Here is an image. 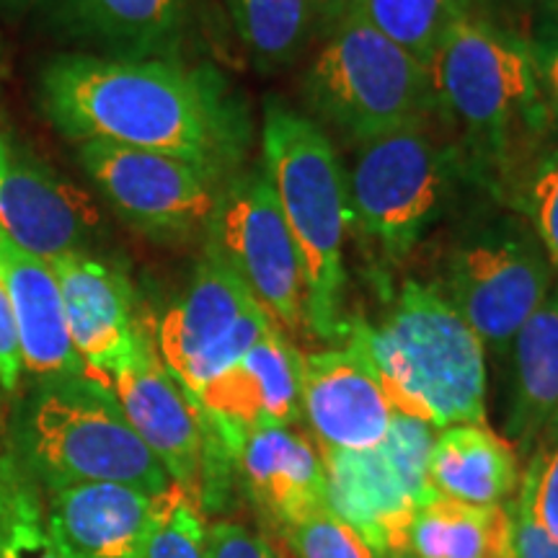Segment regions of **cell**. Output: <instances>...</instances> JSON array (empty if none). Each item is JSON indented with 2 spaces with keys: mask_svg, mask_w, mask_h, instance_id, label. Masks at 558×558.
Wrapping results in <instances>:
<instances>
[{
  "mask_svg": "<svg viewBox=\"0 0 558 558\" xmlns=\"http://www.w3.org/2000/svg\"><path fill=\"white\" fill-rule=\"evenodd\" d=\"M41 117L70 143L163 153L226 177L243 148L241 117L207 70L181 60L62 52L37 75Z\"/></svg>",
  "mask_w": 558,
  "mask_h": 558,
  "instance_id": "obj_1",
  "label": "cell"
},
{
  "mask_svg": "<svg viewBox=\"0 0 558 558\" xmlns=\"http://www.w3.org/2000/svg\"><path fill=\"white\" fill-rule=\"evenodd\" d=\"M262 160L303 262L305 326L337 339L349 329L344 246L354 220L344 166L318 122L275 99L264 107Z\"/></svg>",
  "mask_w": 558,
  "mask_h": 558,
  "instance_id": "obj_2",
  "label": "cell"
},
{
  "mask_svg": "<svg viewBox=\"0 0 558 558\" xmlns=\"http://www.w3.org/2000/svg\"><path fill=\"white\" fill-rule=\"evenodd\" d=\"M3 435L37 488L109 481L160 494L171 486L114 393L90 378L21 388L11 399Z\"/></svg>",
  "mask_w": 558,
  "mask_h": 558,
  "instance_id": "obj_3",
  "label": "cell"
},
{
  "mask_svg": "<svg viewBox=\"0 0 558 558\" xmlns=\"http://www.w3.org/2000/svg\"><path fill=\"white\" fill-rule=\"evenodd\" d=\"M357 329L396 414L432 429L486 422V347L437 288L407 282L380 326Z\"/></svg>",
  "mask_w": 558,
  "mask_h": 558,
  "instance_id": "obj_4",
  "label": "cell"
},
{
  "mask_svg": "<svg viewBox=\"0 0 558 558\" xmlns=\"http://www.w3.org/2000/svg\"><path fill=\"white\" fill-rule=\"evenodd\" d=\"M305 99L320 122L357 145L435 109L427 65L360 16L326 37L305 75Z\"/></svg>",
  "mask_w": 558,
  "mask_h": 558,
  "instance_id": "obj_5",
  "label": "cell"
},
{
  "mask_svg": "<svg viewBox=\"0 0 558 558\" xmlns=\"http://www.w3.org/2000/svg\"><path fill=\"white\" fill-rule=\"evenodd\" d=\"M427 73L435 107L488 148H505L518 124L538 128L548 117L525 34L476 13L445 34Z\"/></svg>",
  "mask_w": 558,
  "mask_h": 558,
  "instance_id": "obj_6",
  "label": "cell"
},
{
  "mask_svg": "<svg viewBox=\"0 0 558 558\" xmlns=\"http://www.w3.org/2000/svg\"><path fill=\"white\" fill-rule=\"evenodd\" d=\"M352 218L388 256H403L435 222L450 186V153L427 117L357 145L347 173Z\"/></svg>",
  "mask_w": 558,
  "mask_h": 558,
  "instance_id": "obj_7",
  "label": "cell"
},
{
  "mask_svg": "<svg viewBox=\"0 0 558 558\" xmlns=\"http://www.w3.org/2000/svg\"><path fill=\"white\" fill-rule=\"evenodd\" d=\"M435 429L396 414L380 445L369 450L318 448L326 471V501L380 556L407 548L411 518L437 492L427 463Z\"/></svg>",
  "mask_w": 558,
  "mask_h": 558,
  "instance_id": "obj_8",
  "label": "cell"
},
{
  "mask_svg": "<svg viewBox=\"0 0 558 558\" xmlns=\"http://www.w3.org/2000/svg\"><path fill=\"white\" fill-rule=\"evenodd\" d=\"M554 282L556 271L530 226L501 220L452 248L442 295L486 349L507 354Z\"/></svg>",
  "mask_w": 558,
  "mask_h": 558,
  "instance_id": "obj_9",
  "label": "cell"
},
{
  "mask_svg": "<svg viewBox=\"0 0 558 558\" xmlns=\"http://www.w3.org/2000/svg\"><path fill=\"white\" fill-rule=\"evenodd\" d=\"M75 158L122 222L158 243L207 233L226 177L163 153L78 143Z\"/></svg>",
  "mask_w": 558,
  "mask_h": 558,
  "instance_id": "obj_10",
  "label": "cell"
},
{
  "mask_svg": "<svg viewBox=\"0 0 558 558\" xmlns=\"http://www.w3.org/2000/svg\"><path fill=\"white\" fill-rule=\"evenodd\" d=\"M271 326L246 284L205 248L190 284L158 318L153 344L166 369L197 399Z\"/></svg>",
  "mask_w": 558,
  "mask_h": 558,
  "instance_id": "obj_11",
  "label": "cell"
},
{
  "mask_svg": "<svg viewBox=\"0 0 558 558\" xmlns=\"http://www.w3.org/2000/svg\"><path fill=\"white\" fill-rule=\"evenodd\" d=\"M205 248L246 284L279 329L305 326V277L300 251L264 169L222 184Z\"/></svg>",
  "mask_w": 558,
  "mask_h": 558,
  "instance_id": "obj_12",
  "label": "cell"
},
{
  "mask_svg": "<svg viewBox=\"0 0 558 558\" xmlns=\"http://www.w3.org/2000/svg\"><path fill=\"white\" fill-rule=\"evenodd\" d=\"M0 230L41 262L96 254L101 213L29 145L0 132Z\"/></svg>",
  "mask_w": 558,
  "mask_h": 558,
  "instance_id": "obj_13",
  "label": "cell"
},
{
  "mask_svg": "<svg viewBox=\"0 0 558 558\" xmlns=\"http://www.w3.org/2000/svg\"><path fill=\"white\" fill-rule=\"evenodd\" d=\"M50 267L62 295L70 344L88 378L109 388L111 375L128 365L150 331L137 316L135 288L120 264L99 254H70Z\"/></svg>",
  "mask_w": 558,
  "mask_h": 558,
  "instance_id": "obj_14",
  "label": "cell"
},
{
  "mask_svg": "<svg viewBox=\"0 0 558 558\" xmlns=\"http://www.w3.org/2000/svg\"><path fill=\"white\" fill-rule=\"evenodd\" d=\"M347 344L303 357L300 407L324 450H369L386 439L396 411L357 324Z\"/></svg>",
  "mask_w": 558,
  "mask_h": 558,
  "instance_id": "obj_15",
  "label": "cell"
},
{
  "mask_svg": "<svg viewBox=\"0 0 558 558\" xmlns=\"http://www.w3.org/2000/svg\"><path fill=\"white\" fill-rule=\"evenodd\" d=\"M109 388L130 427L169 473L171 484L199 499L205 456L202 409L160 362L153 331L145 333L128 365L111 375Z\"/></svg>",
  "mask_w": 558,
  "mask_h": 558,
  "instance_id": "obj_16",
  "label": "cell"
},
{
  "mask_svg": "<svg viewBox=\"0 0 558 558\" xmlns=\"http://www.w3.org/2000/svg\"><path fill=\"white\" fill-rule=\"evenodd\" d=\"M39 29L73 52L111 60H179L190 0H34Z\"/></svg>",
  "mask_w": 558,
  "mask_h": 558,
  "instance_id": "obj_17",
  "label": "cell"
},
{
  "mask_svg": "<svg viewBox=\"0 0 558 558\" xmlns=\"http://www.w3.org/2000/svg\"><path fill=\"white\" fill-rule=\"evenodd\" d=\"M215 432L226 442L233 458V471L239 473L251 505L267 525L282 533L284 527L329 507L324 460L305 435L290 427L248 432H222L215 427Z\"/></svg>",
  "mask_w": 558,
  "mask_h": 558,
  "instance_id": "obj_18",
  "label": "cell"
},
{
  "mask_svg": "<svg viewBox=\"0 0 558 558\" xmlns=\"http://www.w3.org/2000/svg\"><path fill=\"white\" fill-rule=\"evenodd\" d=\"M303 354L275 324L226 373L209 380L197 403L222 432L290 427L300 407Z\"/></svg>",
  "mask_w": 558,
  "mask_h": 558,
  "instance_id": "obj_19",
  "label": "cell"
},
{
  "mask_svg": "<svg viewBox=\"0 0 558 558\" xmlns=\"http://www.w3.org/2000/svg\"><path fill=\"white\" fill-rule=\"evenodd\" d=\"M47 527L65 558H140L156 494L88 481L39 488Z\"/></svg>",
  "mask_w": 558,
  "mask_h": 558,
  "instance_id": "obj_20",
  "label": "cell"
},
{
  "mask_svg": "<svg viewBox=\"0 0 558 558\" xmlns=\"http://www.w3.org/2000/svg\"><path fill=\"white\" fill-rule=\"evenodd\" d=\"M0 277L16 320L24 378L32 383L88 378L65 324L58 279L47 262L16 246L0 230Z\"/></svg>",
  "mask_w": 558,
  "mask_h": 558,
  "instance_id": "obj_21",
  "label": "cell"
},
{
  "mask_svg": "<svg viewBox=\"0 0 558 558\" xmlns=\"http://www.w3.org/2000/svg\"><path fill=\"white\" fill-rule=\"evenodd\" d=\"M427 476L439 497L494 507L514 499L522 473L514 445L478 422L439 429L429 450Z\"/></svg>",
  "mask_w": 558,
  "mask_h": 558,
  "instance_id": "obj_22",
  "label": "cell"
},
{
  "mask_svg": "<svg viewBox=\"0 0 558 558\" xmlns=\"http://www.w3.org/2000/svg\"><path fill=\"white\" fill-rule=\"evenodd\" d=\"M507 435L514 450H533L558 414V277L546 303L509 344Z\"/></svg>",
  "mask_w": 558,
  "mask_h": 558,
  "instance_id": "obj_23",
  "label": "cell"
},
{
  "mask_svg": "<svg viewBox=\"0 0 558 558\" xmlns=\"http://www.w3.org/2000/svg\"><path fill=\"white\" fill-rule=\"evenodd\" d=\"M403 550L416 558H512L509 505L478 507L437 494L411 518Z\"/></svg>",
  "mask_w": 558,
  "mask_h": 558,
  "instance_id": "obj_24",
  "label": "cell"
},
{
  "mask_svg": "<svg viewBox=\"0 0 558 558\" xmlns=\"http://www.w3.org/2000/svg\"><path fill=\"white\" fill-rule=\"evenodd\" d=\"M235 29L262 68H282L305 50L313 34L311 0H226Z\"/></svg>",
  "mask_w": 558,
  "mask_h": 558,
  "instance_id": "obj_25",
  "label": "cell"
},
{
  "mask_svg": "<svg viewBox=\"0 0 558 558\" xmlns=\"http://www.w3.org/2000/svg\"><path fill=\"white\" fill-rule=\"evenodd\" d=\"M0 550L5 558H65L47 527L39 488L0 429Z\"/></svg>",
  "mask_w": 558,
  "mask_h": 558,
  "instance_id": "obj_26",
  "label": "cell"
},
{
  "mask_svg": "<svg viewBox=\"0 0 558 558\" xmlns=\"http://www.w3.org/2000/svg\"><path fill=\"white\" fill-rule=\"evenodd\" d=\"M469 13L471 0H362L354 16L427 65L445 34Z\"/></svg>",
  "mask_w": 558,
  "mask_h": 558,
  "instance_id": "obj_27",
  "label": "cell"
},
{
  "mask_svg": "<svg viewBox=\"0 0 558 558\" xmlns=\"http://www.w3.org/2000/svg\"><path fill=\"white\" fill-rule=\"evenodd\" d=\"M140 558H207V520L199 499L177 484L156 494Z\"/></svg>",
  "mask_w": 558,
  "mask_h": 558,
  "instance_id": "obj_28",
  "label": "cell"
},
{
  "mask_svg": "<svg viewBox=\"0 0 558 558\" xmlns=\"http://www.w3.org/2000/svg\"><path fill=\"white\" fill-rule=\"evenodd\" d=\"M279 535L295 558H386L329 507L284 527Z\"/></svg>",
  "mask_w": 558,
  "mask_h": 558,
  "instance_id": "obj_29",
  "label": "cell"
},
{
  "mask_svg": "<svg viewBox=\"0 0 558 558\" xmlns=\"http://www.w3.org/2000/svg\"><path fill=\"white\" fill-rule=\"evenodd\" d=\"M522 213L558 277V145L530 166L522 186Z\"/></svg>",
  "mask_w": 558,
  "mask_h": 558,
  "instance_id": "obj_30",
  "label": "cell"
},
{
  "mask_svg": "<svg viewBox=\"0 0 558 558\" xmlns=\"http://www.w3.org/2000/svg\"><path fill=\"white\" fill-rule=\"evenodd\" d=\"M520 488L527 494L535 520L558 541V439L535 452L522 471Z\"/></svg>",
  "mask_w": 558,
  "mask_h": 558,
  "instance_id": "obj_31",
  "label": "cell"
},
{
  "mask_svg": "<svg viewBox=\"0 0 558 558\" xmlns=\"http://www.w3.org/2000/svg\"><path fill=\"white\" fill-rule=\"evenodd\" d=\"M509 548L512 558H558V541L535 520L522 488L509 501Z\"/></svg>",
  "mask_w": 558,
  "mask_h": 558,
  "instance_id": "obj_32",
  "label": "cell"
},
{
  "mask_svg": "<svg viewBox=\"0 0 558 558\" xmlns=\"http://www.w3.org/2000/svg\"><path fill=\"white\" fill-rule=\"evenodd\" d=\"M207 558H284L279 550L246 525L215 520L207 525Z\"/></svg>",
  "mask_w": 558,
  "mask_h": 558,
  "instance_id": "obj_33",
  "label": "cell"
},
{
  "mask_svg": "<svg viewBox=\"0 0 558 558\" xmlns=\"http://www.w3.org/2000/svg\"><path fill=\"white\" fill-rule=\"evenodd\" d=\"M0 388L11 399L24 388V360H21L16 320H13L3 277H0Z\"/></svg>",
  "mask_w": 558,
  "mask_h": 558,
  "instance_id": "obj_34",
  "label": "cell"
},
{
  "mask_svg": "<svg viewBox=\"0 0 558 558\" xmlns=\"http://www.w3.org/2000/svg\"><path fill=\"white\" fill-rule=\"evenodd\" d=\"M548 117L558 120V37H527Z\"/></svg>",
  "mask_w": 558,
  "mask_h": 558,
  "instance_id": "obj_35",
  "label": "cell"
},
{
  "mask_svg": "<svg viewBox=\"0 0 558 558\" xmlns=\"http://www.w3.org/2000/svg\"><path fill=\"white\" fill-rule=\"evenodd\" d=\"M535 0H471L476 16L509 29V21H522L533 16Z\"/></svg>",
  "mask_w": 558,
  "mask_h": 558,
  "instance_id": "obj_36",
  "label": "cell"
},
{
  "mask_svg": "<svg viewBox=\"0 0 558 558\" xmlns=\"http://www.w3.org/2000/svg\"><path fill=\"white\" fill-rule=\"evenodd\" d=\"M360 5L362 0H311L316 32H324L329 37L333 29H339L344 21H349L360 11Z\"/></svg>",
  "mask_w": 558,
  "mask_h": 558,
  "instance_id": "obj_37",
  "label": "cell"
},
{
  "mask_svg": "<svg viewBox=\"0 0 558 558\" xmlns=\"http://www.w3.org/2000/svg\"><path fill=\"white\" fill-rule=\"evenodd\" d=\"M533 34L530 37H558V0H535Z\"/></svg>",
  "mask_w": 558,
  "mask_h": 558,
  "instance_id": "obj_38",
  "label": "cell"
},
{
  "mask_svg": "<svg viewBox=\"0 0 558 558\" xmlns=\"http://www.w3.org/2000/svg\"><path fill=\"white\" fill-rule=\"evenodd\" d=\"M34 5V0H0V11L9 13V16H19L26 13Z\"/></svg>",
  "mask_w": 558,
  "mask_h": 558,
  "instance_id": "obj_39",
  "label": "cell"
},
{
  "mask_svg": "<svg viewBox=\"0 0 558 558\" xmlns=\"http://www.w3.org/2000/svg\"><path fill=\"white\" fill-rule=\"evenodd\" d=\"M9 407H11V396L0 388V429L5 427V416H9Z\"/></svg>",
  "mask_w": 558,
  "mask_h": 558,
  "instance_id": "obj_40",
  "label": "cell"
},
{
  "mask_svg": "<svg viewBox=\"0 0 558 558\" xmlns=\"http://www.w3.org/2000/svg\"><path fill=\"white\" fill-rule=\"evenodd\" d=\"M556 439H558V414H556L554 422H550V427L546 429V435H543L541 445H550V442H556Z\"/></svg>",
  "mask_w": 558,
  "mask_h": 558,
  "instance_id": "obj_41",
  "label": "cell"
},
{
  "mask_svg": "<svg viewBox=\"0 0 558 558\" xmlns=\"http://www.w3.org/2000/svg\"><path fill=\"white\" fill-rule=\"evenodd\" d=\"M388 558H416V556H411L409 550H396V554H390Z\"/></svg>",
  "mask_w": 558,
  "mask_h": 558,
  "instance_id": "obj_42",
  "label": "cell"
},
{
  "mask_svg": "<svg viewBox=\"0 0 558 558\" xmlns=\"http://www.w3.org/2000/svg\"><path fill=\"white\" fill-rule=\"evenodd\" d=\"M0 558H5V556H3V550H0Z\"/></svg>",
  "mask_w": 558,
  "mask_h": 558,
  "instance_id": "obj_43",
  "label": "cell"
}]
</instances>
